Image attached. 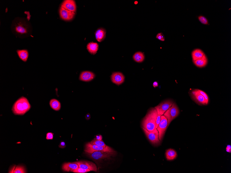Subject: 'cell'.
<instances>
[{
    "label": "cell",
    "instance_id": "1",
    "mask_svg": "<svg viewBox=\"0 0 231 173\" xmlns=\"http://www.w3.org/2000/svg\"><path fill=\"white\" fill-rule=\"evenodd\" d=\"M158 115L157 111L155 108H151L142 121V127L149 132L155 130L156 129V121Z\"/></svg>",
    "mask_w": 231,
    "mask_h": 173
},
{
    "label": "cell",
    "instance_id": "2",
    "mask_svg": "<svg viewBox=\"0 0 231 173\" xmlns=\"http://www.w3.org/2000/svg\"><path fill=\"white\" fill-rule=\"evenodd\" d=\"M31 105L27 98L21 97L17 100L13 105L12 110L14 114L23 115L29 110Z\"/></svg>",
    "mask_w": 231,
    "mask_h": 173
},
{
    "label": "cell",
    "instance_id": "3",
    "mask_svg": "<svg viewBox=\"0 0 231 173\" xmlns=\"http://www.w3.org/2000/svg\"><path fill=\"white\" fill-rule=\"evenodd\" d=\"M13 28L14 32L16 34L24 37L29 34L30 30L29 26L23 21H17L14 24Z\"/></svg>",
    "mask_w": 231,
    "mask_h": 173
},
{
    "label": "cell",
    "instance_id": "4",
    "mask_svg": "<svg viewBox=\"0 0 231 173\" xmlns=\"http://www.w3.org/2000/svg\"><path fill=\"white\" fill-rule=\"evenodd\" d=\"M103 151L105 152H116L113 149L107 146L104 147V146L93 145L90 143L86 144L85 149V151L86 153H92L96 151Z\"/></svg>",
    "mask_w": 231,
    "mask_h": 173
},
{
    "label": "cell",
    "instance_id": "5",
    "mask_svg": "<svg viewBox=\"0 0 231 173\" xmlns=\"http://www.w3.org/2000/svg\"><path fill=\"white\" fill-rule=\"evenodd\" d=\"M180 111L178 107L175 103H173L172 106L170 107L164 114L163 115L167 118L168 126L173 120L178 116Z\"/></svg>",
    "mask_w": 231,
    "mask_h": 173
},
{
    "label": "cell",
    "instance_id": "6",
    "mask_svg": "<svg viewBox=\"0 0 231 173\" xmlns=\"http://www.w3.org/2000/svg\"><path fill=\"white\" fill-rule=\"evenodd\" d=\"M87 154L89 157L92 159L96 160H98L105 159H110L111 157L114 156L116 155V153L105 152L103 151H96L92 153Z\"/></svg>",
    "mask_w": 231,
    "mask_h": 173
},
{
    "label": "cell",
    "instance_id": "7",
    "mask_svg": "<svg viewBox=\"0 0 231 173\" xmlns=\"http://www.w3.org/2000/svg\"><path fill=\"white\" fill-rule=\"evenodd\" d=\"M142 128L147 137L152 145L155 146H158L160 145L161 142L159 138V133L157 129L153 131L149 132L143 127H142Z\"/></svg>",
    "mask_w": 231,
    "mask_h": 173
},
{
    "label": "cell",
    "instance_id": "8",
    "mask_svg": "<svg viewBox=\"0 0 231 173\" xmlns=\"http://www.w3.org/2000/svg\"><path fill=\"white\" fill-rule=\"evenodd\" d=\"M168 127L167 119L163 115H162L161 116L160 123L159 124L157 128L159 133V138L161 141L162 140Z\"/></svg>",
    "mask_w": 231,
    "mask_h": 173
},
{
    "label": "cell",
    "instance_id": "9",
    "mask_svg": "<svg viewBox=\"0 0 231 173\" xmlns=\"http://www.w3.org/2000/svg\"><path fill=\"white\" fill-rule=\"evenodd\" d=\"M173 103V101L171 100H166L160 103L155 108L157 111L158 114L162 115L172 106Z\"/></svg>",
    "mask_w": 231,
    "mask_h": 173
},
{
    "label": "cell",
    "instance_id": "10",
    "mask_svg": "<svg viewBox=\"0 0 231 173\" xmlns=\"http://www.w3.org/2000/svg\"><path fill=\"white\" fill-rule=\"evenodd\" d=\"M191 95L192 99L199 105H206L208 104L205 98L198 92L197 89L192 91Z\"/></svg>",
    "mask_w": 231,
    "mask_h": 173
},
{
    "label": "cell",
    "instance_id": "11",
    "mask_svg": "<svg viewBox=\"0 0 231 173\" xmlns=\"http://www.w3.org/2000/svg\"><path fill=\"white\" fill-rule=\"evenodd\" d=\"M59 13L61 18L62 20L67 21L73 20L76 15L75 13L67 10L61 7L60 8Z\"/></svg>",
    "mask_w": 231,
    "mask_h": 173
},
{
    "label": "cell",
    "instance_id": "12",
    "mask_svg": "<svg viewBox=\"0 0 231 173\" xmlns=\"http://www.w3.org/2000/svg\"><path fill=\"white\" fill-rule=\"evenodd\" d=\"M75 163L78 165L79 168L89 170L90 171H97V166L93 162L89 161H80Z\"/></svg>",
    "mask_w": 231,
    "mask_h": 173
},
{
    "label": "cell",
    "instance_id": "13",
    "mask_svg": "<svg viewBox=\"0 0 231 173\" xmlns=\"http://www.w3.org/2000/svg\"><path fill=\"white\" fill-rule=\"evenodd\" d=\"M111 78L112 83L119 85L124 83L125 77L122 73L116 72L112 74Z\"/></svg>",
    "mask_w": 231,
    "mask_h": 173
},
{
    "label": "cell",
    "instance_id": "14",
    "mask_svg": "<svg viewBox=\"0 0 231 173\" xmlns=\"http://www.w3.org/2000/svg\"><path fill=\"white\" fill-rule=\"evenodd\" d=\"M61 7L70 11L76 13V5L75 1L73 0H65L61 5Z\"/></svg>",
    "mask_w": 231,
    "mask_h": 173
},
{
    "label": "cell",
    "instance_id": "15",
    "mask_svg": "<svg viewBox=\"0 0 231 173\" xmlns=\"http://www.w3.org/2000/svg\"><path fill=\"white\" fill-rule=\"evenodd\" d=\"M95 74L88 71L82 72L79 76V80L84 82H89L95 78Z\"/></svg>",
    "mask_w": 231,
    "mask_h": 173
},
{
    "label": "cell",
    "instance_id": "16",
    "mask_svg": "<svg viewBox=\"0 0 231 173\" xmlns=\"http://www.w3.org/2000/svg\"><path fill=\"white\" fill-rule=\"evenodd\" d=\"M79 167L78 165L75 162H68L64 163L62 165V169L64 171L72 172Z\"/></svg>",
    "mask_w": 231,
    "mask_h": 173
},
{
    "label": "cell",
    "instance_id": "17",
    "mask_svg": "<svg viewBox=\"0 0 231 173\" xmlns=\"http://www.w3.org/2000/svg\"><path fill=\"white\" fill-rule=\"evenodd\" d=\"M194 63L197 67L199 68H203L205 67L208 64V61L206 55L204 54L202 58L193 61Z\"/></svg>",
    "mask_w": 231,
    "mask_h": 173
},
{
    "label": "cell",
    "instance_id": "18",
    "mask_svg": "<svg viewBox=\"0 0 231 173\" xmlns=\"http://www.w3.org/2000/svg\"><path fill=\"white\" fill-rule=\"evenodd\" d=\"M95 37L98 42H101L104 40L106 35V31L104 29L100 28L96 31Z\"/></svg>",
    "mask_w": 231,
    "mask_h": 173
},
{
    "label": "cell",
    "instance_id": "19",
    "mask_svg": "<svg viewBox=\"0 0 231 173\" xmlns=\"http://www.w3.org/2000/svg\"><path fill=\"white\" fill-rule=\"evenodd\" d=\"M87 49L91 54L95 55L97 53L98 50L99 45L97 43L90 42L87 45Z\"/></svg>",
    "mask_w": 231,
    "mask_h": 173
},
{
    "label": "cell",
    "instance_id": "20",
    "mask_svg": "<svg viewBox=\"0 0 231 173\" xmlns=\"http://www.w3.org/2000/svg\"><path fill=\"white\" fill-rule=\"evenodd\" d=\"M204 53L202 50L199 49L194 50L192 53V57L193 61L200 59L203 56Z\"/></svg>",
    "mask_w": 231,
    "mask_h": 173
},
{
    "label": "cell",
    "instance_id": "21",
    "mask_svg": "<svg viewBox=\"0 0 231 173\" xmlns=\"http://www.w3.org/2000/svg\"><path fill=\"white\" fill-rule=\"evenodd\" d=\"M166 158L168 160H173L176 159L177 157L176 151L173 149H168L165 153Z\"/></svg>",
    "mask_w": 231,
    "mask_h": 173
},
{
    "label": "cell",
    "instance_id": "22",
    "mask_svg": "<svg viewBox=\"0 0 231 173\" xmlns=\"http://www.w3.org/2000/svg\"><path fill=\"white\" fill-rule=\"evenodd\" d=\"M17 52L18 56L21 60L24 62L27 61L29 56V53L27 50H17Z\"/></svg>",
    "mask_w": 231,
    "mask_h": 173
},
{
    "label": "cell",
    "instance_id": "23",
    "mask_svg": "<svg viewBox=\"0 0 231 173\" xmlns=\"http://www.w3.org/2000/svg\"><path fill=\"white\" fill-rule=\"evenodd\" d=\"M50 105L53 110L56 111H58L61 108V103L57 100L55 99H52L50 100Z\"/></svg>",
    "mask_w": 231,
    "mask_h": 173
},
{
    "label": "cell",
    "instance_id": "24",
    "mask_svg": "<svg viewBox=\"0 0 231 173\" xmlns=\"http://www.w3.org/2000/svg\"><path fill=\"white\" fill-rule=\"evenodd\" d=\"M133 59L134 61L138 63H142L145 59V56L142 52H137L133 55Z\"/></svg>",
    "mask_w": 231,
    "mask_h": 173
},
{
    "label": "cell",
    "instance_id": "25",
    "mask_svg": "<svg viewBox=\"0 0 231 173\" xmlns=\"http://www.w3.org/2000/svg\"><path fill=\"white\" fill-rule=\"evenodd\" d=\"M13 173H26L25 168L22 165H18L14 169Z\"/></svg>",
    "mask_w": 231,
    "mask_h": 173
},
{
    "label": "cell",
    "instance_id": "26",
    "mask_svg": "<svg viewBox=\"0 0 231 173\" xmlns=\"http://www.w3.org/2000/svg\"><path fill=\"white\" fill-rule=\"evenodd\" d=\"M90 143L92 144H93V145H95L98 146H104V147H105V146H107V145H106L105 143H104V142H103L102 140H96V139H95L94 140H93L92 141H91Z\"/></svg>",
    "mask_w": 231,
    "mask_h": 173
},
{
    "label": "cell",
    "instance_id": "27",
    "mask_svg": "<svg viewBox=\"0 0 231 173\" xmlns=\"http://www.w3.org/2000/svg\"><path fill=\"white\" fill-rule=\"evenodd\" d=\"M198 19L204 25H208V21L205 17L200 16L198 17Z\"/></svg>",
    "mask_w": 231,
    "mask_h": 173
},
{
    "label": "cell",
    "instance_id": "28",
    "mask_svg": "<svg viewBox=\"0 0 231 173\" xmlns=\"http://www.w3.org/2000/svg\"><path fill=\"white\" fill-rule=\"evenodd\" d=\"M90 170L88 169H84L80 168H78V169H77L73 171V172L74 173H86L89 172Z\"/></svg>",
    "mask_w": 231,
    "mask_h": 173
},
{
    "label": "cell",
    "instance_id": "29",
    "mask_svg": "<svg viewBox=\"0 0 231 173\" xmlns=\"http://www.w3.org/2000/svg\"><path fill=\"white\" fill-rule=\"evenodd\" d=\"M197 91H198V92L199 93H200L201 95H203V97L204 98H205L207 101V102L209 103V98L207 95V94L205 92H204V91H202L200 90H199V89H197Z\"/></svg>",
    "mask_w": 231,
    "mask_h": 173
},
{
    "label": "cell",
    "instance_id": "30",
    "mask_svg": "<svg viewBox=\"0 0 231 173\" xmlns=\"http://www.w3.org/2000/svg\"><path fill=\"white\" fill-rule=\"evenodd\" d=\"M156 38L162 41H164L165 40V37L162 33H158L156 36Z\"/></svg>",
    "mask_w": 231,
    "mask_h": 173
},
{
    "label": "cell",
    "instance_id": "31",
    "mask_svg": "<svg viewBox=\"0 0 231 173\" xmlns=\"http://www.w3.org/2000/svg\"><path fill=\"white\" fill-rule=\"evenodd\" d=\"M162 115L158 114L157 119L156 121V128L157 129L158 127L159 124H160L161 121V117Z\"/></svg>",
    "mask_w": 231,
    "mask_h": 173
},
{
    "label": "cell",
    "instance_id": "32",
    "mask_svg": "<svg viewBox=\"0 0 231 173\" xmlns=\"http://www.w3.org/2000/svg\"><path fill=\"white\" fill-rule=\"evenodd\" d=\"M54 138V134L51 133H48L47 134L46 139L47 140H52Z\"/></svg>",
    "mask_w": 231,
    "mask_h": 173
},
{
    "label": "cell",
    "instance_id": "33",
    "mask_svg": "<svg viewBox=\"0 0 231 173\" xmlns=\"http://www.w3.org/2000/svg\"><path fill=\"white\" fill-rule=\"evenodd\" d=\"M59 146L60 148H64L66 147V144L64 142L61 141Z\"/></svg>",
    "mask_w": 231,
    "mask_h": 173
},
{
    "label": "cell",
    "instance_id": "34",
    "mask_svg": "<svg viewBox=\"0 0 231 173\" xmlns=\"http://www.w3.org/2000/svg\"><path fill=\"white\" fill-rule=\"evenodd\" d=\"M102 136L101 135H98L96 136V139L98 140L102 141Z\"/></svg>",
    "mask_w": 231,
    "mask_h": 173
},
{
    "label": "cell",
    "instance_id": "35",
    "mask_svg": "<svg viewBox=\"0 0 231 173\" xmlns=\"http://www.w3.org/2000/svg\"><path fill=\"white\" fill-rule=\"evenodd\" d=\"M226 151L228 152L231 153V146L228 145L226 148Z\"/></svg>",
    "mask_w": 231,
    "mask_h": 173
},
{
    "label": "cell",
    "instance_id": "36",
    "mask_svg": "<svg viewBox=\"0 0 231 173\" xmlns=\"http://www.w3.org/2000/svg\"><path fill=\"white\" fill-rule=\"evenodd\" d=\"M85 118L87 120H89L91 118V116L90 114H86L85 116Z\"/></svg>",
    "mask_w": 231,
    "mask_h": 173
},
{
    "label": "cell",
    "instance_id": "37",
    "mask_svg": "<svg viewBox=\"0 0 231 173\" xmlns=\"http://www.w3.org/2000/svg\"><path fill=\"white\" fill-rule=\"evenodd\" d=\"M158 83L157 82H155L153 84V86L154 88L158 87Z\"/></svg>",
    "mask_w": 231,
    "mask_h": 173
}]
</instances>
